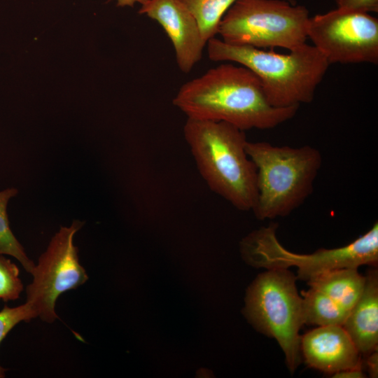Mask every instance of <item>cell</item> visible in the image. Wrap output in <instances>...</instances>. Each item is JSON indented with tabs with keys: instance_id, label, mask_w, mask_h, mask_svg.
Returning a JSON list of instances; mask_svg holds the SVG:
<instances>
[{
	"instance_id": "obj_1",
	"label": "cell",
	"mask_w": 378,
	"mask_h": 378,
	"mask_svg": "<svg viewBox=\"0 0 378 378\" xmlns=\"http://www.w3.org/2000/svg\"><path fill=\"white\" fill-rule=\"evenodd\" d=\"M173 104L187 118L223 121L244 131L274 128L299 108L272 106L257 76L235 63L220 64L185 83Z\"/></svg>"
},
{
	"instance_id": "obj_2",
	"label": "cell",
	"mask_w": 378,
	"mask_h": 378,
	"mask_svg": "<svg viewBox=\"0 0 378 378\" xmlns=\"http://www.w3.org/2000/svg\"><path fill=\"white\" fill-rule=\"evenodd\" d=\"M183 135L209 189L238 210L252 211L256 169L246 151L245 131L223 121L187 118Z\"/></svg>"
},
{
	"instance_id": "obj_3",
	"label": "cell",
	"mask_w": 378,
	"mask_h": 378,
	"mask_svg": "<svg viewBox=\"0 0 378 378\" xmlns=\"http://www.w3.org/2000/svg\"><path fill=\"white\" fill-rule=\"evenodd\" d=\"M206 45L211 60L233 62L253 72L268 102L278 108L312 102L330 66L325 57L307 43L288 54L231 45L216 37Z\"/></svg>"
},
{
	"instance_id": "obj_4",
	"label": "cell",
	"mask_w": 378,
	"mask_h": 378,
	"mask_svg": "<svg viewBox=\"0 0 378 378\" xmlns=\"http://www.w3.org/2000/svg\"><path fill=\"white\" fill-rule=\"evenodd\" d=\"M246 151L256 169L258 195L252 211L258 219L287 216L312 193L322 164L317 148L248 141Z\"/></svg>"
},
{
	"instance_id": "obj_5",
	"label": "cell",
	"mask_w": 378,
	"mask_h": 378,
	"mask_svg": "<svg viewBox=\"0 0 378 378\" xmlns=\"http://www.w3.org/2000/svg\"><path fill=\"white\" fill-rule=\"evenodd\" d=\"M274 223L255 230L239 243L244 260L254 267L288 269L296 267L297 279L308 281L325 272L343 267H356L378 262V224L351 243L335 248H321L300 254L287 250L276 237Z\"/></svg>"
},
{
	"instance_id": "obj_6",
	"label": "cell",
	"mask_w": 378,
	"mask_h": 378,
	"mask_svg": "<svg viewBox=\"0 0 378 378\" xmlns=\"http://www.w3.org/2000/svg\"><path fill=\"white\" fill-rule=\"evenodd\" d=\"M297 277L288 269H270L248 286L244 314L259 332L276 340L293 372L301 362L302 297Z\"/></svg>"
},
{
	"instance_id": "obj_7",
	"label": "cell",
	"mask_w": 378,
	"mask_h": 378,
	"mask_svg": "<svg viewBox=\"0 0 378 378\" xmlns=\"http://www.w3.org/2000/svg\"><path fill=\"white\" fill-rule=\"evenodd\" d=\"M308 9L285 0H236L223 15L218 31L234 46L293 50L307 39Z\"/></svg>"
},
{
	"instance_id": "obj_8",
	"label": "cell",
	"mask_w": 378,
	"mask_h": 378,
	"mask_svg": "<svg viewBox=\"0 0 378 378\" xmlns=\"http://www.w3.org/2000/svg\"><path fill=\"white\" fill-rule=\"evenodd\" d=\"M83 225V222L74 220L70 226L61 227L35 265L32 282L26 288V302L36 317L42 321H55L57 318L55 303L59 296L88 279L74 244V235Z\"/></svg>"
},
{
	"instance_id": "obj_9",
	"label": "cell",
	"mask_w": 378,
	"mask_h": 378,
	"mask_svg": "<svg viewBox=\"0 0 378 378\" xmlns=\"http://www.w3.org/2000/svg\"><path fill=\"white\" fill-rule=\"evenodd\" d=\"M307 34L330 64H378V20L370 13L337 8L310 17Z\"/></svg>"
},
{
	"instance_id": "obj_10",
	"label": "cell",
	"mask_w": 378,
	"mask_h": 378,
	"mask_svg": "<svg viewBox=\"0 0 378 378\" xmlns=\"http://www.w3.org/2000/svg\"><path fill=\"white\" fill-rule=\"evenodd\" d=\"M139 13L160 24L173 45L179 69L189 73L202 59L206 41L183 4L180 0H148L141 5Z\"/></svg>"
},
{
	"instance_id": "obj_11",
	"label": "cell",
	"mask_w": 378,
	"mask_h": 378,
	"mask_svg": "<svg viewBox=\"0 0 378 378\" xmlns=\"http://www.w3.org/2000/svg\"><path fill=\"white\" fill-rule=\"evenodd\" d=\"M300 352L309 367L332 374L363 366L360 354L342 326H318L300 337Z\"/></svg>"
},
{
	"instance_id": "obj_12",
	"label": "cell",
	"mask_w": 378,
	"mask_h": 378,
	"mask_svg": "<svg viewBox=\"0 0 378 378\" xmlns=\"http://www.w3.org/2000/svg\"><path fill=\"white\" fill-rule=\"evenodd\" d=\"M343 328L360 354L368 356L377 350L378 273L372 270L365 276L360 298L349 312Z\"/></svg>"
},
{
	"instance_id": "obj_13",
	"label": "cell",
	"mask_w": 378,
	"mask_h": 378,
	"mask_svg": "<svg viewBox=\"0 0 378 378\" xmlns=\"http://www.w3.org/2000/svg\"><path fill=\"white\" fill-rule=\"evenodd\" d=\"M356 267H343L321 273L307 281L310 288L326 294L349 312L362 295L365 276Z\"/></svg>"
},
{
	"instance_id": "obj_14",
	"label": "cell",
	"mask_w": 378,
	"mask_h": 378,
	"mask_svg": "<svg viewBox=\"0 0 378 378\" xmlns=\"http://www.w3.org/2000/svg\"><path fill=\"white\" fill-rule=\"evenodd\" d=\"M303 323L310 326H343L349 312L326 294L309 288L302 290Z\"/></svg>"
},
{
	"instance_id": "obj_15",
	"label": "cell",
	"mask_w": 378,
	"mask_h": 378,
	"mask_svg": "<svg viewBox=\"0 0 378 378\" xmlns=\"http://www.w3.org/2000/svg\"><path fill=\"white\" fill-rule=\"evenodd\" d=\"M198 23L206 41L218 34L220 22L236 0H180Z\"/></svg>"
},
{
	"instance_id": "obj_16",
	"label": "cell",
	"mask_w": 378,
	"mask_h": 378,
	"mask_svg": "<svg viewBox=\"0 0 378 378\" xmlns=\"http://www.w3.org/2000/svg\"><path fill=\"white\" fill-rule=\"evenodd\" d=\"M17 193L15 188L0 191V254L15 258L24 269L31 274L35 264L28 258L23 247L12 232L6 211L9 200Z\"/></svg>"
},
{
	"instance_id": "obj_17",
	"label": "cell",
	"mask_w": 378,
	"mask_h": 378,
	"mask_svg": "<svg viewBox=\"0 0 378 378\" xmlns=\"http://www.w3.org/2000/svg\"><path fill=\"white\" fill-rule=\"evenodd\" d=\"M20 271L15 264L0 254V299L4 302L20 297L23 285L19 277Z\"/></svg>"
},
{
	"instance_id": "obj_18",
	"label": "cell",
	"mask_w": 378,
	"mask_h": 378,
	"mask_svg": "<svg viewBox=\"0 0 378 378\" xmlns=\"http://www.w3.org/2000/svg\"><path fill=\"white\" fill-rule=\"evenodd\" d=\"M35 317L34 312L27 302L15 307L5 306L0 311V344L18 323L29 321ZM4 376L5 370L0 366V378Z\"/></svg>"
},
{
	"instance_id": "obj_19",
	"label": "cell",
	"mask_w": 378,
	"mask_h": 378,
	"mask_svg": "<svg viewBox=\"0 0 378 378\" xmlns=\"http://www.w3.org/2000/svg\"><path fill=\"white\" fill-rule=\"evenodd\" d=\"M337 8L363 13H377L378 0H337Z\"/></svg>"
},
{
	"instance_id": "obj_20",
	"label": "cell",
	"mask_w": 378,
	"mask_h": 378,
	"mask_svg": "<svg viewBox=\"0 0 378 378\" xmlns=\"http://www.w3.org/2000/svg\"><path fill=\"white\" fill-rule=\"evenodd\" d=\"M332 377L363 378V377H365V375L363 372V366H358V367L349 368V369L334 373Z\"/></svg>"
},
{
	"instance_id": "obj_21",
	"label": "cell",
	"mask_w": 378,
	"mask_h": 378,
	"mask_svg": "<svg viewBox=\"0 0 378 378\" xmlns=\"http://www.w3.org/2000/svg\"><path fill=\"white\" fill-rule=\"evenodd\" d=\"M365 363L368 367L369 375L371 377L377 378L378 375V353L377 350L374 351L367 356Z\"/></svg>"
},
{
	"instance_id": "obj_22",
	"label": "cell",
	"mask_w": 378,
	"mask_h": 378,
	"mask_svg": "<svg viewBox=\"0 0 378 378\" xmlns=\"http://www.w3.org/2000/svg\"><path fill=\"white\" fill-rule=\"evenodd\" d=\"M116 4L118 6L125 7L130 6L134 7L136 4H139L141 5L145 4L148 0H115Z\"/></svg>"
}]
</instances>
